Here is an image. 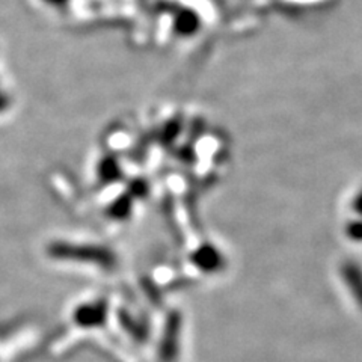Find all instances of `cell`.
<instances>
[{"mask_svg": "<svg viewBox=\"0 0 362 362\" xmlns=\"http://www.w3.org/2000/svg\"><path fill=\"white\" fill-rule=\"evenodd\" d=\"M344 278L347 281L349 287L350 286H352V287L356 286L358 290H355L354 294H355V298L359 300V303H362V276H361V272L355 267V264H349L346 267Z\"/></svg>", "mask_w": 362, "mask_h": 362, "instance_id": "cell-1", "label": "cell"}, {"mask_svg": "<svg viewBox=\"0 0 362 362\" xmlns=\"http://www.w3.org/2000/svg\"><path fill=\"white\" fill-rule=\"evenodd\" d=\"M355 204H356V210L362 214V195H359V198L356 199Z\"/></svg>", "mask_w": 362, "mask_h": 362, "instance_id": "cell-2", "label": "cell"}]
</instances>
